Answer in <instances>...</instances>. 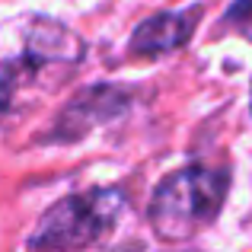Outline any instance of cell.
<instances>
[{"label":"cell","mask_w":252,"mask_h":252,"mask_svg":"<svg viewBox=\"0 0 252 252\" xmlns=\"http://www.w3.org/2000/svg\"><path fill=\"white\" fill-rule=\"evenodd\" d=\"M198 19H201V6H185V10H172V13H157V16L144 19L141 26L134 29L128 48L134 55H166V51L182 48L185 42L191 38Z\"/></svg>","instance_id":"cell-5"},{"label":"cell","mask_w":252,"mask_h":252,"mask_svg":"<svg viewBox=\"0 0 252 252\" xmlns=\"http://www.w3.org/2000/svg\"><path fill=\"white\" fill-rule=\"evenodd\" d=\"M122 189H86L45 211L29 240L32 252H86L105 240L125 214Z\"/></svg>","instance_id":"cell-3"},{"label":"cell","mask_w":252,"mask_h":252,"mask_svg":"<svg viewBox=\"0 0 252 252\" xmlns=\"http://www.w3.org/2000/svg\"><path fill=\"white\" fill-rule=\"evenodd\" d=\"M83 61V38L42 13H23L0 26V74L16 90H51Z\"/></svg>","instance_id":"cell-1"},{"label":"cell","mask_w":252,"mask_h":252,"mask_svg":"<svg viewBox=\"0 0 252 252\" xmlns=\"http://www.w3.org/2000/svg\"><path fill=\"white\" fill-rule=\"evenodd\" d=\"M13 96H16V93H13V86L6 83V77H3V74H0V112H6V109H10Z\"/></svg>","instance_id":"cell-6"},{"label":"cell","mask_w":252,"mask_h":252,"mask_svg":"<svg viewBox=\"0 0 252 252\" xmlns=\"http://www.w3.org/2000/svg\"><path fill=\"white\" fill-rule=\"evenodd\" d=\"M230 176L208 166L176 169L157 185L150 198V227L163 243H182L217 220Z\"/></svg>","instance_id":"cell-2"},{"label":"cell","mask_w":252,"mask_h":252,"mask_svg":"<svg viewBox=\"0 0 252 252\" xmlns=\"http://www.w3.org/2000/svg\"><path fill=\"white\" fill-rule=\"evenodd\" d=\"M125 96L118 86H90L80 96L70 99V105L61 112L55 125V137L58 141H77V137L90 134L96 125L112 122L118 112H125Z\"/></svg>","instance_id":"cell-4"}]
</instances>
